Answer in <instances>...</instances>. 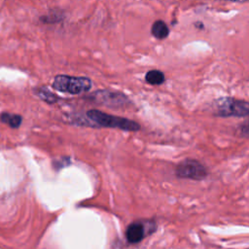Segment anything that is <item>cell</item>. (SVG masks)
<instances>
[{"label":"cell","mask_w":249,"mask_h":249,"mask_svg":"<svg viewBox=\"0 0 249 249\" xmlns=\"http://www.w3.org/2000/svg\"><path fill=\"white\" fill-rule=\"evenodd\" d=\"M81 125L119 128L125 131H138L140 124L132 120L107 114L97 109H91L86 112V118L81 122Z\"/></svg>","instance_id":"6da1fadb"},{"label":"cell","mask_w":249,"mask_h":249,"mask_svg":"<svg viewBox=\"0 0 249 249\" xmlns=\"http://www.w3.org/2000/svg\"><path fill=\"white\" fill-rule=\"evenodd\" d=\"M52 86L57 91L76 95L88 92L91 89L92 83L88 77L57 75L54 77Z\"/></svg>","instance_id":"7a4b0ae2"},{"label":"cell","mask_w":249,"mask_h":249,"mask_svg":"<svg viewBox=\"0 0 249 249\" xmlns=\"http://www.w3.org/2000/svg\"><path fill=\"white\" fill-rule=\"evenodd\" d=\"M213 109L215 115L223 118L227 117H247L249 114V104L245 100L233 97H220L214 101Z\"/></svg>","instance_id":"3957f363"},{"label":"cell","mask_w":249,"mask_h":249,"mask_svg":"<svg viewBox=\"0 0 249 249\" xmlns=\"http://www.w3.org/2000/svg\"><path fill=\"white\" fill-rule=\"evenodd\" d=\"M175 175L178 178L200 181L207 177L208 170L200 161L195 159H185L177 164Z\"/></svg>","instance_id":"277c9868"},{"label":"cell","mask_w":249,"mask_h":249,"mask_svg":"<svg viewBox=\"0 0 249 249\" xmlns=\"http://www.w3.org/2000/svg\"><path fill=\"white\" fill-rule=\"evenodd\" d=\"M92 97L96 102L110 107H121L129 101L124 94L110 90H97L94 92Z\"/></svg>","instance_id":"5b68a950"},{"label":"cell","mask_w":249,"mask_h":249,"mask_svg":"<svg viewBox=\"0 0 249 249\" xmlns=\"http://www.w3.org/2000/svg\"><path fill=\"white\" fill-rule=\"evenodd\" d=\"M144 232V226L140 222H134L127 227L125 235L129 242L137 243L143 238Z\"/></svg>","instance_id":"8992f818"},{"label":"cell","mask_w":249,"mask_h":249,"mask_svg":"<svg viewBox=\"0 0 249 249\" xmlns=\"http://www.w3.org/2000/svg\"><path fill=\"white\" fill-rule=\"evenodd\" d=\"M151 33L155 38L159 40H162L169 35V28L163 20L159 19L153 23L151 27Z\"/></svg>","instance_id":"52a82bcc"},{"label":"cell","mask_w":249,"mask_h":249,"mask_svg":"<svg viewBox=\"0 0 249 249\" xmlns=\"http://www.w3.org/2000/svg\"><path fill=\"white\" fill-rule=\"evenodd\" d=\"M145 80L148 84H150L152 86H159L164 82L165 78H164V74L161 71L153 69L146 73Z\"/></svg>","instance_id":"ba28073f"},{"label":"cell","mask_w":249,"mask_h":249,"mask_svg":"<svg viewBox=\"0 0 249 249\" xmlns=\"http://www.w3.org/2000/svg\"><path fill=\"white\" fill-rule=\"evenodd\" d=\"M0 121L2 123L8 124L11 127L17 128L21 124V117L19 115H14V114H9V113H3L0 116Z\"/></svg>","instance_id":"9c48e42d"},{"label":"cell","mask_w":249,"mask_h":249,"mask_svg":"<svg viewBox=\"0 0 249 249\" xmlns=\"http://www.w3.org/2000/svg\"><path fill=\"white\" fill-rule=\"evenodd\" d=\"M37 95L41 98V99H43L44 101H46V102H48V103H54V102H56V100L58 99V97L55 95V94H53V92H51L48 89H46V88H39L38 89V90H37Z\"/></svg>","instance_id":"30bf717a"}]
</instances>
